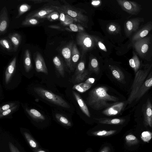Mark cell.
Wrapping results in <instances>:
<instances>
[{"instance_id":"17","label":"cell","mask_w":152,"mask_h":152,"mask_svg":"<svg viewBox=\"0 0 152 152\" xmlns=\"http://www.w3.org/2000/svg\"><path fill=\"white\" fill-rule=\"evenodd\" d=\"M152 86V75L145 80L140 88L135 98L136 101L140 99Z\"/></svg>"},{"instance_id":"45","label":"cell","mask_w":152,"mask_h":152,"mask_svg":"<svg viewBox=\"0 0 152 152\" xmlns=\"http://www.w3.org/2000/svg\"><path fill=\"white\" fill-rule=\"evenodd\" d=\"M9 146L11 152H20L18 148L10 142H9Z\"/></svg>"},{"instance_id":"28","label":"cell","mask_w":152,"mask_h":152,"mask_svg":"<svg viewBox=\"0 0 152 152\" xmlns=\"http://www.w3.org/2000/svg\"><path fill=\"white\" fill-rule=\"evenodd\" d=\"M107 32L111 34H116L120 32L121 28L119 24L116 23H112L107 26Z\"/></svg>"},{"instance_id":"30","label":"cell","mask_w":152,"mask_h":152,"mask_svg":"<svg viewBox=\"0 0 152 152\" xmlns=\"http://www.w3.org/2000/svg\"><path fill=\"white\" fill-rule=\"evenodd\" d=\"M31 8V6L27 4L21 5L18 8V15L16 18H18L25 12L29 11Z\"/></svg>"},{"instance_id":"52","label":"cell","mask_w":152,"mask_h":152,"mask_svg":"<svg viewBox=\"0 0 152 152\" xmlns=\"http://www.w3.org/2000/svg\"><path fill=\"white\" fill-rule=\"evenodd\" d=\"M37 152H46L45 151L42 150H40L38 151Z\"/></svg>"},{"instance_id":"39","label":"cell","mask_w":152,"mask_h":152,"mask_svg":"<svg viewBox=\"0 0 152 152\" xmlns=\"http://www.w3.org/2000/svg\"><path fill=\"white\" fill-rule=\"evenodd\" d=\"M89 66L90 68L95 71H97L99 70V63L97 59L93 58L90 59Z\"/></svg>"},{"instance_id":"49","label":"cell","mask_w":152,"mask_h":152,"mask_svg":"<svg viewBox=\"0 0 152 152\" xmlns=\"http://www.w3.org/2000/svg\"><path fill=\"white\" fill-rule=\"evenodd\" d=\"M95 81L94 79L92 78H89L88 79L86 80V81L85 83H87L88 84H91L94 83Z\"/></svg>"},{"instance_id":"19","label":"cell","mask_w":152,"mask_h":152,"mask_svg":"<svg viewBox=\"0 0 152 152\" xmlns=\"http://www.w3.org/2000/svg\"><path fill=\"white\" fill-rule=\"evenodd\" d=\"M73 94L83 112L88 117H90L89 110L80 96L76 92L73 91Z\"/></svg>"},{"instance_id":"16","label":"cell","mask_w":152,"mask_h":152,"mask_svg":"<svg viewBox=\"0 0 152 152\" xmlns=\"http://www.w3.org/2000/svg\"><path fill=\"white\" fill-rule=\"evenodd\" d=\"M76 74L75 81L77 83L83 81L88 75V71L85 70V64L83 61H80L78 64L76 70Z\"/></svg>"},{"instance_id":"25","label":"cell","mask_w":152,"mask_h":152,"mask_svg":"<svg viewBox=\"0 0 152 152\" xmlns=\"http://www.w3.org/2000/svg\"><path fill=\"white\" fill-rule=\"evenodd\" d=\"M26 111L34 119L39 121H43L45 119V116L38 110L35 109L26 108Z\"/></svg>"},{"instance_id":"1","label":"cell","mask_w":152,"mask_h":152,"mask_svg":"<svg viewBox=\"0 0 152 152\" xmlns=\"http://www.w3.org/2000/svg\"><path fill=\"white\" fill-rule=\"evenodd\" d=\"M108 90V88L104 86L93 89L89 92L87 98L88 104L94 110H99L115 104L110 102H118V98L109 94L107 93Z\"/></svg>"},{"instance_id":"6","label":"cell","mask_w":152,"mask_h":152,"mask_svg":"<svg viewBox=\"0 0 152 152\" xmlns=\"http://www.w3.org/2000/svg\"><path fill=\"white\" fill-rule=\"evenodd\" d=\"M144 21L143 18H135L127 20L124 23V30L127 37H130L138 30L141 23Z\"/></svg>"},{"instance_id":"13","label":"cell","mask_w":152,"mask_h":152,"mask_svg":"<svg viewBox=\"0 0 152 152\" xmlns=\"http://www.w3.org/2000/svg\"><path fill=\"white\" fill-rule=\"evenodd\" d=\"M73 44V42H70L61 50V53L65 59L66 66L71 71L73 69L71 61L72 51Z\"/></svg>"},{"instance_id":"11","label":"cell","mask_w":152,"mask_h":152,"mask_svg":"<svg viewBox=\"0 0 152 152\" xmlns=\"http://www.w3.org/2000/svg\"><path fill=\"white\" fill-rule=\"evenodd\" d=\"M151 30L152 22L149 21L132 35L131 38L132 43L145 37Z\"/></svg>"},{"instance_id":"50","label":"cell","mask_w":152,"mask_h":152,"mask_svg":"<svg viewBox=\"0 0 152 152\" xmlns=\"http://www.w3.org/2000/svg\"><path fill=\"white\" fill-rule=\"evenodd\" d=\"M48 27L52 28H54L59 30L61 29V28L60 26L56 25H51L49 26Z\"/></svg>"},{"instance_id":"26","label":"cell","mask_w":152,"mask_h":152,"mask_svg":"<svg viewBox=\"0 0 152 152\" xmlns=\"http://www.w3.org/2000/svg\"><path fill=\"white\" fill-rule=\"evenodd\" d=\"M80 53L76 45V44L74 43L71 54V61L73 68L75 66L76 63L80 58Z\"/></svg>"},{"instance_id":"46","label":"cell","mask_w":152,"mask_h":152,"mask_svg":"<svg viewBox=\"0 0 152 152\" xmlns=\"http://www.w3.org/2000/svg\"><path fill=\"white\" fill-rule=\"evenodd\" d=\"M57 10L59 12L60 14L59 20L61 24L65 21L66 14L61 11L59 10Z\"/></svg>"},{"instance_id":"31","label":"cell","mask_w":152,"mask_h":152,"mask_svg":"<svg viewBox=\"0 0 152 152\" xmlns=\"http://www.w3.org/2000/svg\"><path fill=\"white\" fill-rule=\"evenodd\" d=\"M69 28H66L69 31L78 32H84V29L83 26L80 24L72 23L68 26Z\"/></svg>"},{"instance_id":"51","label":"cell","mask_w":152,"mask_h":152,"mask_svg":"<svg viewBox=\"0 0 152 152\" xmlns=\"http://www.w3.org/2000/svg\"><path fill=\"white\" fill-rule=\"evenodd\" d=\"M109 148L106 147L104 148L101 152H109Z\"/></svg>"},{"instance_id":"4","label":"cell","mask_w":152,"mask_h":152,"mask_svg":"<svg viewBox=\"0 0 152 152\" xmlns=\"http://www.w3.org/2000/svg\"><path fill=\"white\" fill-rule=\"evenodd\" d=\"M76 42L81 50V58L88 51L94 47L97 37L84 32H78L76 36Z\"/></svg>"},{"instance_id":"40","label":"cell","mask_w":152,"mask_h":152,"mask_svg":"<svg viewBox=\"0 0 152 152\" xmlns=\"http://www.w3.org/2000/svg\"><path fill=\"white\" fill-rule=\"evenodd\" d=\"M141 137L143 141L148 142L152 138V133L148 131H144L142 133Z\"/></svg>"},{"instance_id":"36","label":"cell","mask_w":152,"mask_h":152,"mask_svg":"<svg viewBox=\"0 0 152 152\" xmlns=\"http://www.w3.org/2000/svg\"><path fill=\"white\" fill-rule=\"evenodd\" d=\"M0 44L3 48L9 51H12V45L11 41L8 39H3L0 40Z\"/></svg>"},{"instance_id":"9","label":"cell","mask_w":152,"mask_h":152,"mask_svg":"<svg viewBox=\"0 0 152 152\" xmlns=\"http://www.w3.org/2000/svg\"><path fill=\"white\" fill-rule=\"evenodd\" d=\"M56 10L51 6H45L29 13L26 18H33L37 19L46 18L47 15Z\"/></svg>"},{"instance_id":"48","label":"cell","mask_w":152,"mask_h":152,"mask_svg":"<svg viewBox=\"0 0 152 152\" xmlns=\"http://www.w3.org/2000/svg\"><path fill=\"white\" fill-rule=\"evenodd\" d=\"M101 3V1L100 0H94L91 2V4L94 6H98Z\"/></svg>"},{"instance_id":"18","label":"cell","mask_w":152,"mask_h":152,"mask_svg":"<svg viewBox=\"0 0 152 152\" xmlns=\"http://www.w3.org/2000/svg\"><path fill=\"white\" fill-rule=\"evenodd\" d=\"M17 58L14 57L7 67L5 73V81L6 84L10 82L15 71Z\"/></svg>"},{"instance_id":"20","label":"cell","mask_w":152,"mask_h":152,"mask_svg":"<svg viewBox=\"0 0 152 152\" xmlns=\"http://www.w3.org/2000/svg\"><path fill=\"white\" fill-rule=\"evenodd\" d=\"M109 66L115 78L118 81L124 83L125 77L122 71L116 66L109 65Z\"/></svg>"},{"instance_id":"2","label":"cell","mask_w":152,"mask_h":152,"mask_svg":"<svg viewBox=\"0 0 152 152\" xmlns=\"http://www.w3.org/2000/svg\"><path fill=\"white\" fill-rule=\"evenodd\" d=\"M152 67V64L144 69H140L136 73L131 88L130 94L126 102L130 104L135 99V98L140 88L145 81Z\"/></svg>"},{"instance_id":"22","label":"cell","mask_w":152,"mask_h":152,"mask_svg":"<svg viewBox=\"0 0 152 152\" xmlns=\"http://www.w3.org/2000/svg\"><path fill=\"white\" fill-rule=\"evenodd\" d=\"M8 37L13 45L14 51H16L20 43L21 36L18 33H14L9 34Z\"/></svg>"},{"instance_id":"37","label":"cell","mask_w":152,"mask_h":152,"mask_svg":"<svg viewBox=\"0 0 152 152\" xmlns=\"http://www.w3.org/2000/svg\"><path fill=\"white\" fill-rule=\"evenodd\" d=\"M116 132L115 130L110 131L102 130L94 132L93 134L96 136H108L112 135Z\"/></svg>"},{"instance_id":"44","label":"cell","mask_w":152,"mask_h":152,"mask_svg":"<svg viewBox=\"0 0 152 152\" xmlns=\"http://www.w3.org/2000/svg\"><path fill=\"white\" fill-rule=\"evenodd\" d=\"M96 44L99 48L102 50L107 52V50L106 48L103 43L100 40H99V39L97 37Z\"/></svg>"},{"instance_id":"47","label":"cell","mask_w":152,"mask_h":152,"mask_svg":"<svg viewBox=\"0 0 152 152\" xmlns=\"http://www.w3.org/2000/svg\"><path fill=\"white\" fill-rule=\"evenodd\" d=\"M28 1H32L34 4L40 3L45 2H49L51 1L49 0H28Z\"/></svg>"},{"instance_id":"34","label":"cell","mask_w":152,"mask_h":152,"mask_svg":"<svg viewBox=\"0 0 152 152\" xmlns=\"http://www.w3.org/2000/svg\"><path fill=\"white\" fill-rule=\"evenodd\" d=\"M125 139L127 144L129 145H136L139 142L137 138L135 136L131 134L127 135Z\"/></svg>"},{"instance_id":"41","label":"cell","mask_w":152,"mask_h":152,"mask_svg":"<svg viewBox=\"0 0 152 152\" xmlns=\"http://www.w3.org/2000/svg\"><path fill=\"white\" fill-rule=\"evenodd\" d=\"M17 105H15L13 107L5 110L0 113V118L6 116L15 110L17 107Z\"/></svg>"},{"instance_id":"24","label":"cell","mask_w":152,"mask_h":152,"mask_svg":"<svg viewBox=\"0 0 152 152\" xmlns=\"http://www.w3.org/2000/svg\"><path fill=\"white\" fill-rule=\"evenodd\" d=\"M53 62L56 69L62 77L64 76V69L62 60L59 57L55 56L53 59Z\"/></svg>"},{"instance_id":"27","label":"cell","mask_w":152,"mask_h":152,"mask_svg":"<svg viewBox=\"0 0 152 152\" xmlns=\"http://www.w3.org/2000/svg\"><path fill=\"white\" fill-rule=\"evenodd\" d=\"M99 123L109 124H122L125 120L122 118H100L95 119Z\"/></svg>"},{"instance_id":"10","label":"cell","mask_w":152,"mask_h":152,"mask_svg":"<svg viewBox=\"0 0 152 152\" xmlns=\"http://www.w3.org/2000/svg\"><path fill=\"white\" fill-rule=\"evenodd\" d=\"M144 116V123L145 126L152 127V105L150 99H148L142 108Z\"/></svg>"},{"instance_id":"21","label":"cell","mask_w":152,"mask_h":152,"mask_svg":"<svg viewBox=\"0 0 152 152\" xmlns=\"http://www.w3.org/2000/svg\"><path fill=\"white\" fill-rule=\"evenodd\" d=\"M133 56L129 60V64L130 66L133 69L136 73L140 68L141 63L140 60L134 51H132Z\"/></svg>"},{"instance_id":"33","label":"cell","mask_w":152,"mask_h":152,"mask_svg":"<svg viewBox=\"0 0 152 152\" xmlns=\"http://www.w3.org/2000/svg\"><path fill=\"white\" fill-rule=\"evenodd\" d=\"M55 116L57 121L63 124L68 126H71L72 124L70 121L62 115L56 113L55 114Z\"/></svg>"},{"instance_id":"43","label":"cell","mask_w":152,"mask_h":152,"mask_svg":"<svg viewBox=\"0 0 152 152\" xmlns=\"http://www.w3.org/2000/svg\"><path fill=\"white\" fill-rule=\"evenodd\" d=\"M15 105V103H11L5 104L0 108V113L3 112L7 110Z\"/></svg>"},{"instance_id":"12","label":"cell","mask_w":152,"mask_h":152,"mask_svg":"<svg viewBox=\"0 0 152 152\" xmlns=\"http://www.w3.org/2000/svg\"><path fill=\"white\" fill-rule=\"evenodd\" d=\"M35 69L37 72H41L48 75V71L44 58L41 54L37 52L34 54Z\"/></svg>"},{"instance_id":"5","label":"cell","mask_w":152,"mask_h":152,"mask_svg":"<svg viewBox=\"0 0 152 152\" xmlns=\"http://www.w3.org/2000/svg\"><path fill=\"white\" fill-rule=\"evenodd\" d=\"M34 91L41 98L55 104L66 108L70 107L69 104L62 98L51 91L40 87H35Z\"/></svg>"},{"instance_id":"32","label":"cell","mask_w":152,"mask_h":152,"mask_svg":"<svg viewBox=\"0 0 152 152\" xmlns=\"http://www.w3.org/2000/svg\"><path fill=\"white\" fill-rule=\"evenodd\" d=\"M39 23L38 20L35 18H26L21 23L23 26H35L38 24Z\"/></svg>"},{"instance_id":"7","label":"cell","mask_w":152,"mask_h":152,"mask_svg":"<svg viewBox=\"0 0 152 152\" xmlns=\"http://www.w3.org/2000/svg\"><path fill=\"white\" fill-rule=\"evenodd\" d=\"M150 38L148 37L132 42V46L139 55L144 58L150 49Z\"/></svg>"},{"instance_id":"15","label":"cell","mask_w":152,"mask_h":152,"mask_svg":"<svg viewBox=\"0 0 152 152\" xmlns=\"http://www.w3.org/2000/svg\"><path fill=\"white\" fill-rule=\"evenodd\" d=\"M124 106V102H117L104 110L102 113L108 116H112L119 114Z\"/></svg>"},{"instance_id":"29","label":"cell","mask_w":152,"mask_h":152,"mask_svg":"<svg viewBox=\"0 0 152 152\" xmlns=\"http://www.w3.org/2000/svg\"><path fill=\"white\" fill-rule=\"evenodd\" d=\"M91 86V84L86 83H83L74 85L72 88L80 93H83L88 90Z\"/></svg>"},{"instance_id":"14","label":"cell","mask_w":152,"mask_h":152,"mask_svg":"<svg viewBox=\"0 0 152 152\" xmlns=\"http://www.w3.org/2000/svg\"><path fill=\"white\" fill-rule=\"evenodd\" d=\"M0 14V34L1 35L6 31L9 23L8 11L5 6L1 9Z\"/></svg>"},{"instance_id":"3","label":"cell","mask_w":152,"mask_h":152,"mask_svg":"<svg viewBox=\"0 0 152 152\" xmlns=\"http://www.w3.org/2000/svg\"><path fill=\"white\" fill-rule=\"evenodd\" d=\"M51 6L56 10L61 11L68 15L74 19L75 21L83 26L88 27L87 24L89 20L88 17L83 14L80 10L68 4L60 6Z\"/></svg>"},{"instance_id":"42","label":"cell","mask_w":152,"mask_h":152,"mask_svg":"<svg viewBox=\"0 0 152 152\" xmlns=\"http://www.w3.org/2000/svg\"><path fill=\"white\" fill-rule=\"evenodd\" d=\"M74 21V20L72 18L66 14L65 21L61 24L64 26H68L70 24L73 23Z\"/></svg>"},{"instance_id":"23","label":"cell","mask_w":152,"mask_h":152,"mask_svg":"<svg viewBox=\"0 0 152 152\" xmlns=\"http://www.w3.org/2000/svg\"><path fill=\"white\" fill-rule=\"evenodd\" d=\"M23 63L25 71L29 72L32 68L31 54L29 50H25L23 56Z\"/></svg>"},{"instance_id":"8","label":"cell","mask_w":152,"mask_h":152,"mask_svg":"<svg viewBox=\"0 0 152 152\" xmlns=\"http://www.w3.org/2000/svg\"><path fill=\"white\" fill-rule=\"evenodd\" d=\"M116 1L123 10L131 15H137L141 10V5L136 2L126 0Z\"/></svg>"},{"instance_id":"38","label":"cell","mask_w":152,"mask_h":152,"mask_svg":"<svg viewBox=\"0 0 152 152\" xmlns=\"http://www.w3.org/2000/svg\"><path fill=\"white\" fill-rule=\"evenodd\" d=\"M60 14L57 10L54 11L47 15L46 18L49 21L52 22L59 19Z\"/></svg>"},{"instance_id":"35","label":"cell","mask_w":152,"mask_h":152,"mask_svg":"<svg viewBox=\"0 0 152 152\" xmlns=\"http://www.w3.org/2000/svg\"><path fill=\"white\" fill-rule=\"evenodd\" d=\"M23 134L28 144L31 147L35 148H38L37 143L28 133L27 132H24Z\"/></svg>"}]
</instances>
